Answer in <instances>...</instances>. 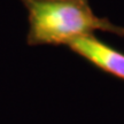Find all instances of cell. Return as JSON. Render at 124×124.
Instances as JSON below:
<instances>
[{"label":"cell","mask_w":124,"mask_h":124,"mask_svg":"<svg viewBox=\"0 0 124 124\" xmlns=\"http://www.w3.org/2000/svg\"><path fill=\"white\" fill-rule=\"evenodd\" d=\"M28 10L27 41L37 45H68L76 38L105 31L124 37V28L92 12L87 0H20Z\"/></svg>","instance_id":"1"},{"label":"cell","mask_w":124,"mask_h":124,"mask_svg":"<svg viewBox=\"0 0 124 124\" xmlns=\"http://www.w3.org/2000/svg\"><path fill=\"white\" fill-rule=\"evenodd\" d=\"M67 46L100 70L124 80V53L113 48L93 35L76 38Z\"/></svg>","instance_id":"2"}]
</instances>
